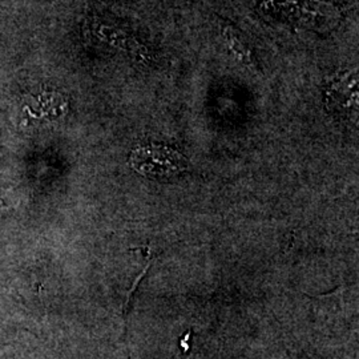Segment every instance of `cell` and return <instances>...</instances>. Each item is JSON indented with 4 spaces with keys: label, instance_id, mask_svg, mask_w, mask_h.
Instances as JSON below:
<instances>
[{
    "label": "cell",
    "instance_id": "obj_1",
    "mask_svg": "<svg viewBox=\"0 0 359 359\" xmlns=\"http://www.w3.org/2000/svg\"><path fill=\"white\" fill-rule=\"evenodd\" d=\"M129 164L136 172L149 179H170L184 172L188 163L177 151L164 145H145L129 156Z\"/></svg>",
    "mask_w": 359,
    "mask_h": 359
},
{
    "label": "cell",
    "instance_id": "obj_2",
    "mask_svg": "<svg viewBox=\"0 0 359 359\" xmlns=\"http://www.w3.org/2000/svg\"><path fill=\"white\" fill-rule=\"evenodd\" d=\"M222 35L225 40L228 41V46L231 48V53L236 56V59L243 63L245 65H252V56H250V52L246 48L243 40L240 39V36L229 28H224L222 31Z\"/></svg>",
    "mask_w": 359,
    "mask_h": 359
}]
</instances>
